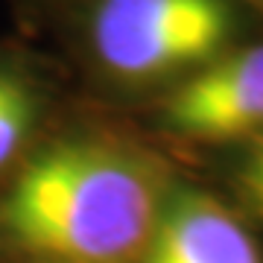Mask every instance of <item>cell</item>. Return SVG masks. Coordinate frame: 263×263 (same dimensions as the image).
Instances as JSON below:
<instances>
[{
  "label": "cell",
  "instance_id": "obj_1",
  "mask_svg": "<svg viewBox=\"0 0 263 263\" xmlns=\"http://www.w3.org/2000/svg\"><path fill=\"white\" fill-rule=\"evenodd\" d=\"M164 199L146 161L97 141L56 143L0 193V257L141 263Z\"/></svg>",
  "mask_w": 263,
  "mask_h": 263
},
{
  "label": "cell",
  "instance_id": "obj_2",
  "mask_svg": "<svg viewBox=\"0 0 263 263\" xmlns=\"http://www.w3.org/2000/svg\"><path fill=\"white\" fill-rule=\"evenodd\" d=\"M234 32L226 0H103L91 44L108 73L152 82L222 56Z\"/></svg>",
  "mask_w": 263,
  "mask_h": 263
},
{
  "label": "cell",
  "instance_id": "obj_5",
  "mask_svg": "<svg viewBox=\"0 0 263 263\" xmlns=\"http://www.w3.org/2000/svg\"><path fill=\"white\" fill-rule=\"evenodd\" d=\"M35 120V91L24 76L0 67V173L18 158Z\"/></svg>",
  "mask_w": 263,
  "mask_h": 263
},
{
  "label": "cell",
  "instance_id": "obj_4",
  "mask_svg": "<svg viewBox=\"0 0 263 263\" xmlns=\"http://www.w3.org/2000/svg\"><path fill=\"white\" fill-rule=\"evenodd\" d=\"M141 263H263L246 226L199 190L167 193Z\"/></svg>",
  "mask_w": 263,
  "mask_h": 263
},
{
  "label": "cell",
  "instance_id": "obj_6",
  "mask_svg": "<svg viewBox=\"0 0 263 263\" xmlns=\"http://www.w3.org/2000/svg\"><path fill=\"white\" fill-rule=\"evenodd\" d=\"M237 196L252 216L263 219V135L252 138L234 176Z\"/></svg>",
  "mask_w": 263,
  "mask_h": 263
},
{
  "label": "cell",
  "instance_id": "obj_3",
  "mask_svg": "<svg viewBox=\"0 0 263 263\" xmlns=\"http://www.w3.org/2000/svg\"><path fill=\"white\" fill-rule=\"evenodd\" d=\"M161 117L190 141L263 135V44L211 59L167 97Z\"/></svg>",
  "mask_w": 263,
  "mask_h": 263
}]
</instances>
